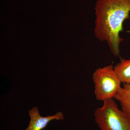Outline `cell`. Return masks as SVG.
<instances>
[{"label":"cell","mask_w":130,"mask_h":130,"mask_svg":"<svg viewBox=\"0 0 130 130\" xmlns=\"http://www.w3.org/2000/svg\"><path fill=\"white\" fill-rule=\"evenodd\" d=\"M94 35L100 41L107 42L115 56L120 55L123 39L120 34L129 18L130 0H97L95 3Z\"/></svg>","instance_id":"1"},{"label":"cell","mask_w":130,"mask_h":130,"mask_svg":"<svg viewBox=\"0 0 130 130\" xmlns=\"http://www.w3.org/2000/svg\"><path fill=\"white\" fill-rule=\"evenodd\" d=\"M94 115L101 130H130V118L119 108L113 98L104 101Z\"/></svg>","instance_id":"2"},{"label":"cell","mask_w":130,"mask_h":130,"mask_svg":"<svg viewBox=\"0 0 130 130\" xmlns=\"http://www.w3.org/2000/svg\"><path fill=\"white\" fill-rule=\"evenodd\" d=\"M94 94L98 101H104L114 98L121 88V81L110 64L98 68L93 74Z\"/></svg>","instance_id":"3"},{"label":"cell","mask_w":130,"mask_h":130,"mask_svg":"<svg viewBox=\"0 0 130 130\" xmlns=\"http://www.w3.org/2000/svg\"><path fill=\"white\" fill-rule=\"evenodd\" d=\"M30 121L28 128L25 130H42L46 128L48 123L53 120H63V113L58 112L55 115L42 117L40 115L37 107H34L29 111Z\"/></svg>","instance_id":"4"},{"label":"cell","mask_w":130,"mask_h":130,"mask_svg":"<svg viewBox=\"0 0 130 130\" xmlns=\"http://www.w3.org/2000/svg\"><path fill=\"white\" fill-rule=\"evenodd\" d=\"M114 98L120 103L122 111L130 118V84H123Z\"/></svg>","instance_id":"5"},{"label":"cell","mask_w":130,"mask_h":130,"mask_svg":"<svg viewBox=\"0 0 130 130\" xmlns=\"http://www.w3.org/2000/svg\"><path fill=\"white\" fill-rule=\"evenodd\" d=\"M114 70L121 83L130 84V59L121 58Z\"/></svg>","instance_id":"6"}]
</instances>
